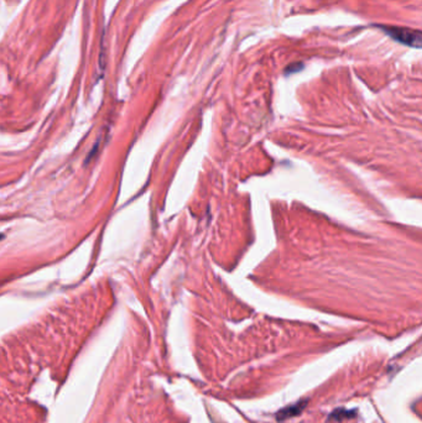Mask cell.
<instances>
[{
  "label": "cell",
  "mask_w": 422,
  "mask_h": 423,
  "mask_svg": "<svg viewBox=\"0 0 422 423\" xmlns=\"http://www.w3.org/2000/svg\"><path fill=\"white\" fill-rule=\"evenodd\" d=\"M381 31L391 37L395 41L405 45V46L414 47V49H422V31L409 27H398V26H385V25H378Z\"/></svg>",
  "instance_id": "obj_1"
},
{
  "label": "cell",
  "mask_w": 422,
  "mask_h": 423,
  "mask_svg": "<svg viewBox=\"0 0 422 423\" xmlns=\"http://www.w3.org/2000/svg\"><path fill=\"white\" fill-rule=\"evenodd\" d=\"M306 404H307V401H300V402H297V404L291 405V406L285 407L284 410H281V411L278 412V416L276 417H278V420L282 421V420L290 419V417L299 416V415L302 412V410L306 407Z\"/></svg>",
  "instance_id": "obj_2"
},
{
  "label": "cell",
  "mask_w": 422,
  "mask_h": 423,
  "mask_svg": "<svg viewBox=\"0 0 422 423\" xmlns=\"http://www.w3.org/2000/svg\"><path fill=\"white\" fill-rule=\"evenodd\" d=\"M356 412L351 411V410H344V409H338L336 410V411L333 412V414L331 415V419L334 420H338V421H341V420L344 419H351V417L356 416Z\"/></svg>",
  "instance_id": "obj_3"
}]
</instances>
